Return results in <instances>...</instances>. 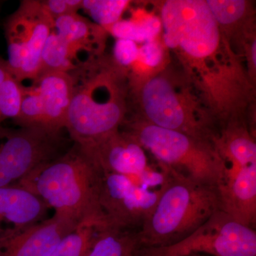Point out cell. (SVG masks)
<instances>
[{
  "label": "cell",
  "mask_w": 256,
  "mask_h": 256,
  "mask_svg": "<svg viewBox=\"0 0 256 256\" xmlns=\"http://www.w3.org/2000/svg\"><path fill=\"white\" fill-rule=\"evenodd\" d=\"M139 50L140 46L136 42L124 38H116L111 58L118 66L129 74L130 70L137 62Z\"/></svg>",
  "instance_id": "cb8c5ba5"
},
{
  "label": "cell",
  "mask_w": 256,
  "mask_h": 256,
  "mask_svg": "<svg viewBox=\"0 0 256 256\" xmlns=\"http://www.w3.org/2000/svg\"><path fill=\"white\" fill-rule=\"evenodd\" d=\"M84 148L102 172L136 176L150 166L144 148L120 130Z\"/></svg>",
  "instance_id": "8fae6325"
},
{
  "label": "cell",
  "mask_w": 256,
  "mask_h": 256,
  "mask_svg": "<svg viewBox=\"0 0 256 256\" xmlns=\"http://www.w3.org/2000/svg\"><path fill=\"white\" fill-rule=\"evenodd\" d=\"M10 70L18 82L38 76L40 60L47 38L54 30V20L41 1L23 0L4 24Z\"/></svg>",
  "instance_id": "ba28073f"
},
{
  "label": "cell",
  "mask_w": 256,
  "mask_h": 256,
  "mask_svg": "<svg viewBox=\"0 0 256 256\" xmlns=\"http://www.w3.org/2000/svg\"><path fill=\"white\" fill-rule=\"evenodd\" d=\"M90 58L92 57L66 42L54 30L42 50L38 76L50 72L70 73Z\"/></svg>",
  "instance_id": "d6986e66"
},
{
  "label": "cell",
  "mask_w": 256,
  "mask_h": 256,
  "mask_svg": "<svg viewBox=\"0 0 256 256\" xmlns=\"http://www.w3.org/2000/svg\"><path fill=\"white\" fill-rule=\"evenodd\" d=\"M172 174L217 188L225 175V162L214 142L164 129L127 116L120 128Z\"/></svg>",
  "instance_id": "8992f818"
},
{
  "label": "cell",
  "mask_w": 256,
  "mask_h": 256,
  "mask_svg": "<svg viewBox=\"0 0 256 256\" xmlns=\"http://www.w3.org/2000/svg\"><path fill=\"white\" fill-rule=\"evenodd\" d=\"M161 188L141 186L136 176L101 172L99 204L106 223L140 230L158 203Z\"/></svg>",
  "instance_id": "30bf717a"
},
{
  "label": "cell",
  "mask_w": 256,
  "mask_h": 256,
  "mask_svg": "<svg viewBox=\"0 0 256 256\" xmlns=\"http://www.w3.org/2000/svg\"><path fill=\"white\" fill-rule=\"evenodd\" d=\"M133 256H164L160 248L140 246Z\"/></svg>",
  "instance_id": "4316f807"
},
{
  "label": "cell",
  "mask_w": 256,
  "mask_h": 256,
  "mask_svg": "<svg viewBox=\"0 0 256 256\" xmlns=\"http://www.w3.org/2000/svg\"><path fill=\"white\" fill-rule=\"evenodd\" d=\"M203 256L202 255H193V256Z\"/></svg>",
  "instance_id": "f1b7e54d"
},
{
  "label": "cell",
  "mask_w": 256,
  "mask_h": 256,
  "mask_svg": "<svg viewBox=\"0 0 256 256\" xmlns=\"http://www.w3.org/2000/svg\"><path fill=\"white\" fill-rule=\"evenodd\" d=\"M22 99V84L12 74H10L0 87V124L8 119H16Z\"/></svg>",
  "instance_id": "603a6c76"
},
{
  "label": "cell",
  "mask_w": 256,
  "mask_h": 256,
  "mask_svg": "<svg viewBox=\"0 0 256 256\" xmlns=\"http://www.w3.org/2000/svg\"><path fill=\"white\" fill-rule=\"evenodd\" d=\"M48 207L18 186L0 188V238L12 236L43 220Z\"/></svg>",
  "instance_id": "5bb4252c"
},
{
  "label": "cell",
  "mask_w": 256,
  "mask_h": 256,
  "mask_svg": "<svg viewBox=\"0 0 256 256\" xmlns=\"http://www.w3.org/2000/svg\"><path fill=\"white\" fill-rule=\"evenodd\" d=\"M164 45L176 52L200 86L228 75L237 56L224 40L206 0H168L160 6Z\"/></svg>",
  "instance_id": "7a4b0ae2"
},
{
  "label": "cell",
  "mask_w": 256,
  "mask_h": 256,
  "mask_svg": "<svg viewBox=\"0 0 256 256\" xmlns=\"http://www.w3.org/2000/svg\"><path fill=\"white\" fill-rule=\"evenodd\" d=\"M11 74L12 73L10 70L8 60L0 57V87H1L2 84L4 82L6 77Z\"/></svg>",
  "instance_id": "83f0119b"
},
{
  "label": "cell",
  "mask_w": 256,
  "mask_h": 256,
  "mask_svg": "<svg viewBox=\"0 0 256 256\" xmlns=\"http://www.w3.org/2000/svg\"><path fill=\"white\" fill-rule=\"evenodd\" d=\"M41 2L54 20L64 15L78 13L82 6V0H44Z\"/></svg>",
  "instance_id": "484cf974"
},
{
  "label": "cell",
  "mask_w": 256,
  "mask_h": 256,
  "mask_svg": "<svg viewBox=\"0 0 256 256\" xmlns=\"http://www.w3.org/2000/svg\"><path fill=\"white\" fill-rule=\"evenodd\" d=\"M54 30L66 42L90 56L104 54L108 32L78 13L56 18Z\"/></svg>",
  "instance_id": "e0dca14e"
},
{
  "label": "cell",
  "mask_w": 256,
  "mask_h": 256,
  "mask_svg": "<svg viewBox=\"0 0 256 256\" xmlns=\"http://www.w3.org/2000/svg\"><path fill=\"white\" fill-rule=\"evenodd\" d=\"M100 178L90 154L73 142L63 154L37 166L14 186L36 195L55 214L76 223L107 224L99 204Z\"/></svg>",
  "instance_id": "277c9868"
},
{
  "label": "cell",
  "mask_w": 256,
  "mask_h": 256,
  "mask_svg": "<svg viewBox=\"0 0 256 256\" xmlns=\"http://www.w3.org/2000/svg\"><path fill=\"white\" fill-rule=\"evenodd\" d=\"M140 246L139 230L106 224L96 229L85 256H133Z\"/></svg>",
  "instance_id": "ac0fdd59"
},
{
  "label": "cell",
  "mask_w": 256,
  "mask_h": 256,
  "mask_svg": "<svg viewBox=\"0 0 256 256\" xmlns=\"http://www.w3.org/2000/svg\"><path fill=\"white\" fill-rule=\"evenodd\" d=\"M206 3L230 50L233 52L235 46V54L242 55L246 45L256 38L252 3L244 0H206Z\"/></svg>",
  "instance_id": "2e32d148"
},
{
  "label": "cell",
  "mask_w": 256,
  "mask_h": 256,
  "mask_svg": "<svg viewBox=\"0 0 256 256\" xmlns=\"http://www.w3.org/2000/svg\"><path fill=\"white\" fill-rule=\"evenodd\" d=\"M159 15L138 10L132 16L114 24L107 32L116 38L130 40L136 43L144 44L156 40L162 32Z\"/></svg>",
  "instance_id": "ffe728a7"
},
{
  "label": "cell",
  "mask_w": 256,
  "mask_h": 256,
  "mask_svg": "<svg viewBox=\"0 0 256 256\" xmlns=\"http://www.w3.org/2000/svg\"><path fill=\"white\" fill-rule=\"evenodd\" d=\"M36 88L43 116V128L50 132L65 129L73 92V80L68 73L50 72L32 80Z\"/></svg>",
  "instance_id": "9a60e30c"
},
{
  "label": "cell",
  "mask_w": 256,
  "mask_h": 256,
  "mask_svg": "<svg viewBox=\"0 0 256 256\" xmlns=\"http://www.w3.org/2000/svg\"><path fill=\"white\" fill-rule=\"evenodd\" d=\"M160 249L164 256H256V232L220 210L186 238Z\"/></svg>",
  "instance_id": "9c48e42d"
},
{
  "label": "cell",
  "mask_w": 256,
  "mask_h": 256,
  "mask_svg": "<svg viewBox=\"0 0 256 256\" xmlns=\"http://www.w3.org/2000/svg\"><path fill=\"white\" fill-rule=\"evenodd\" d=\"M168 172L158 203L140 229L142 246L174 245L220 210L217 188Z\"/></svg>",
  "instance_id": "5b68a950"
},
{
  "label": "cell",
  "mask_w": 256,
  "mask_h": 256,
  "mask_svg": "<svg viewBox=\"0 0 256 256\" xmlns=\"http://www.w3.org/2000/svg\"><path fill=\"white\" fill-rule=\"evenodd\" d=\"M129 80L128 116L158 127L215 142L218 124L204 96L186 72L162 70Z\"/></svg>",
  "instance_id": "3957f363"
},
{
  "label": "cell",
  "mask_w": 256,
  "mask_h": 256,
  "mask_svg": "<svg viewBox=\"0 0 256 256\" xmlns=\"http://www.w3.org/2000/svg\"><path fill=\"white\" fill-rule=\"evenodd\" d=\"M164 60V47L162 44L156 38L142 44V46L140 47L139 56L136 63L142 64V66L148 67L158 73L163 69Z\"/></svg>",
  "instance_id": "d4e9b609"
},
{
  "label": "cell",
  "mask_w": 256,
  "mask_h": 256,
  "mask_svg": "<svg viewBox=\"0 0 256 256\" xmlns=\"http://www.w3.org/2000/svg\"><path fill=\"white\" fill-rule=\"evenodd\" d=\"M104 224L84 222L65 237L46 256H85L98 227Z\"/></svg>",
  "instance_id": "44dd1931"
},
{
  "label": "cell",
  "mask_w": 256,
  "mask_h": 256,
  "mask_svg": "<svg viewBox=\"0 0 256 256\" xmlns=\"http://www.w3.org/2000/svg\"><path fill=\"white\" fill-rule=\"evenodd\" d=\"M0 4H1V2H0Z\"/></svg>",
  "instance_id": "f546056e"
},
{
  "label": "cell",
  "mask_w": 256,
  "mask_h": 256,
  "mask_svg": "<svg viewBox=\"0 0 256 256\" xmlns=\"http://www.w3.org/2000/svg\"><path fill=\"white\" fill-rule=\"evenodd\" d=\"M73 92L65 129L82 148L119 130L128 114V73L111 56L92 57L68 73Z\"/></svg>",
  "instance_id": "6da1fadb"
},
{
  "label": "cell",
  "mask_w": 256,
  "mask_h": 256,
  "mask_svg": "<svg viewBox=\"0 0 256 256\" xmlns=\"http://www.w3.org/2000/svg\"></svg>",
  "instance_id": "4dcf8cb0"
},
{
  "label": "cell",
  "mask_w": 256,
  "mask_h": 256,
  "mask_svg": "<svg viewBox=\"0 0 256 256\" xmlns=\"http://www.w3.org/2000/svg\"><path fill=\"white\" fill-rule=\"evenodd\" d=\"M130 4L128 0H82V10L107 30L122 18Z\"/></svg>",
  "instance_id": "7402d4cb"
},
{
  "label": "cell",
  "mask_w": 256,
  "mask_h": 256,
  "mask_svg": "<svg viewBox=\"0 0 256 256\" xmlns=\"http://www.w3.org/2000/svg\"><path fill=\"white\" fill-rule=\"evenodd\" d=\"M217 192L220 210L244 225L255 228L256 163L244 166H226Z\"/></svg>",
  "instance_id": "7c38bea8"
},
{
  "label": "cell",
  "mask_w": 256,
  "mask_h": 256,
  "mask_svg": "<svg viewBox=\"0 0 256 256\" xmlns=\"http://www.w3.org/2000/svg\"><path fill=\"white\" fill-rule=\"evenodd\" d=\"M62 132L0 124V188L14 186L40 165L68 150Z\"/></svg>",
  "instance_id": "52a82bcc"
},
{
  "label": "cell",
  "mask_w": 256,
  "mask_h": 256,
  "mask_svg": "<svg viewBox=\"0 0 256 256\" xmlns=\"http://www.w3.org/2000/svg\"><path fill=\"white\" fill-rule=\"evenodd\" d=\"M78 225L55 214L18 234L0 238V256H46Z\"/></svg>",
  "instance_id": "4fadbf2b"
}]
</instances>
